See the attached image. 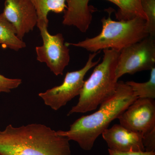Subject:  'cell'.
I'll use <instances>...</instances> for the list:
<instances>
[{
	"mask_svg": "<svg viewBox=\"0 0 155 155\" xmlns=\"http://www.w3.org/2000/svg\"><path fill=\"white\" fill-rule=\"evenodd\" d=\"M69 141L43 124L9 125L0 130V155H72Z\"/></svg>",
	"mask_w": 155,
	"mask_h": 155,
	"instance_id": "cell-1",
	"label": "cell"
},
{
	"mask_svg": "<svg viewBox=\"0 0 155 155\" xmlns=\"http://www.w3.org/2000/svg\"><path fill=\"white\" fill-rule=\"evenodd\" d=\"M137 98L129 85L123 81H118L115 94L101 104L98 110L77 119L70 125L69 130H58L57 133L76 142L82 149L90 150L97 139L111 122L118 119Z\"/></svg>",
	"mask_w": 155,
	"mask_h": 155,
	"instance_id": "cell-2",
	"label": "cell"
},
{
	"mask_svg": "<svg viewBox=\"0 0 155 155\" xmlns=\"http://www.w3.org/2000/svg\"><path fill=\"white\" fill-rule=\"evenodd\" d=\"M104 53L102 62L95 66L91 75L84 81L78 102L67 116L96 110L115 94L118 82L115 72L120 52L107 49Z\"/></svg>",
	"mask_w": 155,
	"mask_h": 155,
	"instance_id": "cell-3",
	"label": "cell"
},
{
	"mask_svg": "<svg viewBox=\"0 0 155 155\" xmlns=\"http://www.w3.org/2000/svg\"><path fill=\"white\" fill-rule=\"evenodd\" d=\"M112 12V9H108V18L104 17L101 19L102 29L98 35L77 43H66V45L67 46L82 48L94 53L107 49L120 52L149 36L147 30L145 19L136 17L126 21H114L111 19Z\"/></svg>",
	"mask_w": 155,
	"mask_h": 155,
	"instance_id": "cell-4",
	"label": "cell"
},
{
	"mask_svg": "<svg viewBox=\"0 0 155 155\" xmlns=\"http://www.w3.org/2000/svg\"><path fill=\"white\" fill-rule=\"evenodd\" d=\"M119 8L116 19L130 20L140 17L147 20L142 9L140 0H107ZM90 0H67V8L64 11L62 23L67 26H74L81 32H86L92 20L94 8L89 6Z\"/></svg>",
	"mask_w": 155,
	"mask_h": 155,
	"instance_id": "cell-5",
	"label": "cell"
},
{
	"mask_svg": "<svg viewBox=\"0 0 155 155\" xmlns=\"http://www.w3.org/2000/svg\"><path fill=\"white\" fill-rule=\"evenodd\" d=\"M100 52L90 54L86 64L82 69L67 72L61 85L39 94V97L43 100L45 104L54 110H58L72 99L79 95L87 73L90 69L97 66L101 60L100 58L97 61H93L95 57Z\"/></svg>",
	"mask_w": 155,
	"mask_h": 155,
	"instance_id": "cell-6",
	"label": "cell"
},
{
	"mask_svg": "<svg viewBox=\"0 0 155 155\" xmlns=\"http://www.w3.org/2000/svg\"><path fill=\"white\" fill-rule=\"evenodd\" d=\"M154 38L149 35L120 52L115 72L117 80L125 74L132 75L155 67Z\"/></svg>",
	"mask_w": 155,
	"mask_h": 155,
	"instance_id": "cell-7",
	"label": "cell"
},
{
	"mask_svg": "<svg viewBox=\"0 0 155 155\" xmlns=\"http://www.w3.org/2000/svg\"><path fill=\"white\" fill-rule=\"evenodd\" d=\"M37 26L43 41L42 45L35 48L37 60L46 64L55 75H63L70 59L69 50L64 43L63 35H52L48 31V24L46 23H38Z\"/></svg>",
	"mask_w": 155,
	"mask_h": 155,
	"instance_id": "cell-8",
	"label": "cell"
},
{
	"mask_svg": "<svg viewBox=\"0 0 155 155\" xmlns=\"http://www.w3.org/2000/svg\"><path fill=\"white\" fill-rule=\"evenodd\" d=\"M118 119L125 128L143 135L155 128V101L137 98Z\"/></svg>",
	"mask_w": 155,
	"mask_h": 155,
	"instance_id": "cell-9",
	"label": "cell"
},
{
	"mask_svg": "<svg viewBox=\"0 0 155 155\" xmlns=\"http://www.w3.org/2000/svg\"><path fill=\"white\" fill-rule=\"evenodd\" d=\"M3 14L21 40L37 24L36 10L31 0H5Z\"/></svg>",
	"mask_w": 155,
	"mask_h": 155,
	"instance_id": "cell-10",
	"label": "cell"
},
{
	"mask_svg": "<svg viewBox=\"0 0 155 155\" xmlns=\"http://www.w3.org/2000/svg\"><path fill=\"white\" fill-rule=\"evenodd\" d=\"M109 149L119 152L145 151L142 134L116 124L106 129L102 134Z\"/></svg>",
	"mask_w": 155,
	"mask_h": 155,
	"instance_id": "cell-11",
	"label": "cell"
},
{
	"mask_svg": "<svg viewBox=\"0 0 155 155\" xmlns=\"http://www.w3.org/2000/svg\"><path fill=\"white\" fill-rule=\"evenodd\" d=\"M0 45L4 48L16 51L26 47V44L17 37L14 26L3 13L0 14Z\"/></svg>",
	"mask_w": 155,
	"mask_h": 155,
	"instance_id": "cell-12",
	"label": "cell"
},
{
	"mask_svg": "<svg viewBox=\"0 0 155 155\" xmlns=\"http://www.w3.org/2000/svg\"><path fill=\"white\" fill-rule=\"evenodd\" d=\"M36 10L38 23L48 24V15L50 12L56 14L64 12L67 0H31Z\"/></svg>",
	"mask_w": 155,
	"mask_h": 155,
	"instance_id": "cell-13",
	"label": "cell"
},
{
	"mask_svg": "<svg viewBox=\"0 0 155 155\" xmlns=\"http://www.w3.org/2000/svg\"><path fill=\"white\" fill-rule=\"evenodd\" d=\"M150 71L149 80L147 82L138 83L134 81H128L126 82L138 98L155 99V67Z\"/></svg>",
	"mask_w": 155,
	"mask_h": 155,
	"instance_id": "cell-14",
	"label": "cell"
},
{
	"mask_svg": "<svg viewBox=\"0 0 155 155\" xmlns=\"http://www.w3.org/2000/svg\"><path fill=\"white\" fill-rule=\"evenodd\" d=\"M142 9L146 16V28L149 35L155 37V0H140Z\"/></svg>",
	"mask_w": 155,
	"mask_h": 155,
	"instance_id": "cell-15",
	"label": "cell"
},
{
	"mask_svg": "<svg viewBox=\"0 0 155 155\" xmlns=\"http://www.w3.org/2000/svg\"><path fill=\"white\" fill-rule=\"evenodd\" d=\"M22 83V79L10 78L0 74V93H9Z\"/></svg>",
	"mask_w": 155,
	"mask_h": 155,
	"instance_id": "cell-16",
	"label": "cell"
},
{
	"mask_svg": "<svg viewBox=\"0 0 155 155\" xmlns=\"http://www.w3.org/2000/svg\"><path fill=\"white\" fill-rule=\"evenodd\" d=\"M142 143L145 151L155 152V128L143 134Z\"/></svg>",
	"mask_w": 155,
	"mask_h": 155,
	"instance_id": "cell-17",
	"label": "cell"
},
{
	"mask_svg": "<svg viewBox=\"0 0 155 155\" xmlns=\"http://www.w3.org/2000/svg\"><path fill=\"white\" fill-rule=\"evenodd\" d=\"M108 152L110 155H155V152H150L146 151L137 152H132L122 153L112 150L109 149H108Z\"/></svg>",
	"mask_w": 155,
	"mask_h": 155,
	"instance_id": "cell-18",
	"label": "cell"
}]
</instances>
